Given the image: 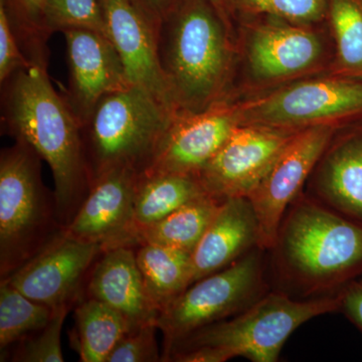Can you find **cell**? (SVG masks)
Returning a JSON list of instances; mask_svg holds the SVG:
<instances>
[{"label":"cell","mask_w":362,"mask_h":362,"mask_svg":"<svg viewBox=\"0 0 362 362\" xmlns=\"http://www.w3.org/2000/svg\"><path fill=\"white\" fill-rule=\"evenodd\" d=\"M267 252L274 289L301 300L333 296L362 276V226L303 190Z\"/></svg>","instance_id":"obj_1"},{"label":"cell","mask_w":362,"mask_h":362,"mask_svg":"<svg viewBox=\"0 0 362 362\" xmlns=\"http://www.w3.org/2000/svg\"><path fill=\"white\" fill-rule=\"evenodd\" d=\"M1 86L2 125L16 141L30 145L49 164L65 230L90 188L80 124L52 87L45 65L33 64Z\"/></svg>","instance_id":"obj_2"},{"label":"cell","mask_w":362,"mask_h":362,"mask_svg":"<svg viewBox=\"0 0 362 362\" xmlns=\"http://www.w3.org/2000/svg\"><path fill=\"white\" fill-rule=\"evenodd\" d=\"M157 54L178 113H199L232 94L237 49L230 21L209 0H178L159 23Z\"/></svg>","instance_id":"obj_3"},{"label":"cell","mask_w":362,"mask_h":362,"mask_svg":"<svg viewBox=\"0 0 362 362\" xmlns=\"http://www.w3.org/2000/svg\"><path fill=\"white\" fill-rule=\"evenodd\" d=\"M339 306L338 294L301 300L272 289L246 310L190 333L173 345L163 361L225 362L240 356L275 362L299 326L339 311Z\"/></svg>","instance_id":"obj_4"},{"label":"cell","mask_w":362,"mask_h":362,"mask_svg":"<svg viewBox=\"0 0 362 362\" xmlns=\"http://www.w3.org/2000/svg\"><path fill=\"white\" fill-rule=\"evenodd\" d=\"M175 115L137 85L126 86L102 98L80 124L90 185L117 168L144 173Z\"/></svg>","instance_id":"obj_5"},{"label":"cell","mask_w":362,"mask_h":362,"mask_svg":"<svg viewBox=\"0 0 362 362\" xmlns=\"http://www.w3.org/2000/svg\"><path fill=\"white\" fill-rule=\"evenodd\" d=\"M42 157L23 141L0 156V280L37 256L64 230L54 192L40 175Z\"/></svg>","instance_id":"obj_6"},{"label":"cell","mask_w":362,"mask_h":362,"mask_svg":"<svg viewBox=\"0 0 362 362\" xmlns=\"http://www.w3.org/2000/svg\"><path fill=\"white\" fill-rule=\"evenodd\" d=\"M269 90L232 99L239 125L299 132L362 121V78L327 71Z\"/></svg>","instance_id":"obj_7"},{"label":"cell","mask_w":362,"mask_h":362,"mask_svg":"<svg viewBox=\"0 0 362 362\" xmlns=\"http://www.w3.org/2000/svg\"><path fill=\"white\" fill-rule=\"evenodd\" d=\"M267 251L255 247L223 270L197 281L157 318L163 334L161 361L173 345L204 326L246 310L272 290Z\"/></svg>","instance_id":"obj_8"},{"label":"cell","mask_w":362,"mask_h":362,"mask_svg":"<svg viewBox=\"0 0 362 362\" xmlns=\"http://www.w3.org/2000/svg\"><path fill=\"white\" fill-rule=\"evenodd\" d=\"M249 26L243 52L252 86L273 89L331 71L334 52H331L323 32L314 25L275 18Z\"/></svg>","instance_id":"obj_9"},{"label":"cell","mask_w":362,"mask_h":362,"mask_svg":"<svg viewBox=\"0 0 362 362\" xmlns=\"http://www.w3.org/2000/svg\"><path fill=\"white\" fill-rule=\"evenodd\" d=\"M297 133L238 125L197 175L202 187L221 202L249 197Z\"/></svg>","instance_id":"obj_10"},{"label":"cell","mask_w":362,"mask_h":362,"mask_svg":"<svg viewBox=\"0 0 362 362\" xmlns=\"http://www.w3.org/2000/svg\"><path fill=\"white\" fill-rule=\"evenodd\" d=\"M338 128L318 126L298 132L247 199L258 218L261 247L268 251L292 202L301 194L319 157Z\"/></svg>","instance_id":"obj_11"},{"label":"cell","mask_w":362,"mask_h":362,"mask_svg":"<svg viewBox=\"0 0 362 362\" xmlns=\"http://www.w3.org/2000/svg\"><path fill=\"white\" fill-rule=\"evenodd\" d=\"M103 251L101 245L74 239L64 230L37 256L0 281L52 309L74 306L82 298V286Z\"/></svg>","instance_id":"obj_12"},{"label":"cell","mask_w":362,"mask_h":362,"mask_svg":"<svg viewBox=\"0 0 362 362\" xmlns=\"http://www.w3.org/2000/svg\"><path fill=\"white\" fill-rule=\"evenodd\" d=\"M141 175L134 168H117L96 178L82 206L66 226V235L96 243L104 250L137 246L134 206Z\"/></svg>","instance_id":"obj_13"},{"label":"cell","mask_w":362,"mask_h":362,"mask_svg":"<svg viewBox=\"0 0 362 362\" xmlns=\"http://www.w3.org/2000/svg\"><path fill=\"white\" fill-rule=\"evenodd\" d=\"M239 125L232 99L199 113H178L142 175H197Z\"/></svg>","instance_id":"obj_14"},{"label":"cell","mask_w":362,"mask_h":362,"mask_svg":"<svg viewBox=\"0 0 362 362\" xmlns=\"http://www.w3.org/2000/svg\"><path fill=\"white\" fill-rule=\"evenodd\" d=\"M109 40L122 59L130 84L148 90L176 112L157 54V25L137 0H101Z\"/></svg>","instance_id":"obj_15"},{"label":"cell","mask_w":362,"mask_h":362,"mask_svg":"<svg viewBox=\"0 0 362 362\" xmlns=\"http://www.w3.org/2000/svg\"><path fill=\"white\" fill-rule=\"evenodd\" d=\"M63 33L70 66L65 100L81 124L102 98L130 83L122 59L108 37L85 28H71Z\"/></svg>","instance_id":"obj_16"},{"label":"cell","mask_w":362,"mask_h":362,"mask_svg":"<svg viewBox=\"0 0 362 362\" xmlns=\"http://www.w3.org/2000/svg\"><path fill=\"white\" fill-rule=\"evenodd\" d=\"M304 192L362 226V121L335 131Z\"/></svg>","instance_id":"obj_17"},{"label":"cell","mask_w":362,"mask_h":362,"mask_svg":"<svg viewBox=\"0 0 362 362\" xmlns=\"http://www.w3.org/2000/svg\"><path fill=\"white\" fill-rule=\"evenodd\" d=\"M86 286L85 297L100 300L119 312L129 323L131 330L157 323L159 312L145 289L135 247L104 250L95 262Z\"/></svg>","instance_id":"obj_18"},{"label":"cell","mask_w":362,"mask_h":362,"mask_svg":"<svg viewBox=\"0 0 362 362\" xmlns=\"http://www.w3.org/2000/svg\"><path fill=\"white\" fill-rule=\"evenodd\" d=\"M261 247L258 218L247 197L221 204L192 254V284Z\"/></svg>","instance_id":"obj_19"},{"label":"cell","mask_w":362,"mask_h":362,"mask_svg":"<svg viewBox=\"0 0 362 362\" xmlns=\"http://www.w3.org/2000/svg\"><path fill=\"white\" fill-rule=\"evenodd\" d=\"M192 254L156 244L135 247L145 289L159 313L192 285Z\"/></svg>","instance_id":"obj_20"},{"label":"cell","mask_w":362,"mask_h":362,"mask_svg":"<svg viewBox=\"0 0 362 362\" xmlns=\"http://www.w3.org/2000/svg\"><path fill=\"white\" fill-rule=\"evenodd\" d=\"M129 330L127 320L109 305L95 298L83 297L75 308L71 346L80 361L107 362L117 342Z\"/></svg>","instance_id":"obj_21"},{"label":"cell","mask_w":362,"mask_h":362,"mask_svg":"<svg viewBox=\"0 0 362 362\" xmlns=\"http://www.w3.org/2000/svg\"><path fill=\"white\" fill-rule=\"evenodd\" d=\"M204 194H207L197 175H142L136 192L134 206L137 240L143 230Z\"/></svg>","instance_id":"obj_22"},{"label":"cell","mask_w":362,"mask_h":362,"mask_svg":"<svg viewBox=\"0 0 362 362\" xmlns=\"http://www.w3.org/2000/svg\"><path fill=\"white\" fill-rule=\"evenodd\" d=\"M223 202L202 195L143 230L138 245L156 244L192 252Z\"/></svg>","instance_id":"obj_23"},{"label":"cell","mask_w":362,"mask_h":362,"mask_svg":"<svg viewBox=\"0 0 362 362\" xmlns=\"http://www.w3.org/2000/svg\"><path fill=\"white\" fill-rule=\"evenodd\" d=\"M334 47L331 73L362 78V0H328Z\"/></svg>","instance_id":"obj_24"},{"label":"cell","mask_w":362,"mask_h":362,"mask_svg":"<svg viewBox=\"0 0 362 362\" xmlns=\"http://www.w3.org/2000/svg\"><path fill=\"white\" fill-rule=\"evenodd\" d=\"M54 309L33 301L13 286L0 281V349L42 329L51 320Z\"/></svg>","instance_id":"obj_25"},{"label":"cell","mask_w":362,"mask_h":362,"mask_svg":"<svg viewBox=\"0 0 362 362\" xmlns=\"http://www.w3.org/2000/svg\"><path fill=\"white\" fill-rule=\"evenodd\" d=\"M232 16H268L300 25H315L327 18L328 0H223Z\"/></svg>","instance_id":"obj_26"},{"label":"cell","mask_w":362,"mask_h":362,"mask_svg":"<svg viewBox=\"0 0 362 362\" xmlns=\"http://www.w3.org/2000/svg\"><path fill=\"white\" fill-rule=\"evenodd\" d=\"M0 4L6 9L26 57L45 65V42L51 35L45 23V0H0Z\"/></svg>","instance_id":"obj_27"},{"label":"cell","mask_w":362,"mask_h":362,"mask_svg":"<svg viewBox=\"0 0 362 362\" xmlns=\"http://www.w3.org/2000/svg\"><path fill=\"white\" fill-rule=\"evenodd\" d=\"M45 23L49 33L85 28L108 37L101 0H45Z\"/></svg>","instance_id":"obj_28"},{"label":"cell","mask_w":362,"mask_h":362,"mask_svg":"<svg viewBox=\"0 0 362 362\" xmlns=\"http://www.w3.org/2000/svg\"><path fill=\"white\" fill-rule=\"evenodd\" d=\"M71 305H63L54 309L49 322L42 329L21 340L11 356V361L18 362H63L62 329Z\"/></svg>","instance_id":"obj_29"},{"label":"cell","mask_w":362,"mask_h":362,"mask_svg":"<svg viewBox=\"0 0 362 362\" xmlns=\"http://www.w3.org/2000/svg\"><path fill=\"white\" fill-rule=\"evenodd\" d=\"M156 322L145 324L128 331L117 342L107 362L161 361L156 340Z\"/></svg>","instance_id":"obj_30"},{"label":"cell","mask_w":362,"mask_h":362,"mask_svg":"<svg viewBox=\"0 0 362 362\" xmlns=\"http://www.w3.org/2000/svg\"><path fill=\"white\" fill-rule=\"evenodd\" d=\"M32 61L26 57L6 9L0 4V82L14 73L30 68Z\"/></svg>","instance_id":"obj_31"},{"label":"cell","mask_w":362,"mask_h":362,"mask_svg":"<svg viewBox=\"0 0 362 362\" xmlns=\"http://www.w3.org/2000/svg\"><path fill=\"white\" fill-rule=\"evenodd\" d=\"M339 311L362 332V276L354 279L338 293Z\"/></svg>","instance_id":"obj_32"},{"label":"cell","mask_w":362,"mask_h":362,"mask_svg":"<svg viewBox=\"0 0 362 362\" xmlns=\"http://www.w3.org/2000/svg\"><path fill=\"white\" fill-rule=\"evenodd\" d=\"M177 1L178 0H137L145 13L156 23L157 28L163 16L169 13Z\"/></svg>","instance_id":"obj_33"},{"label":"cell","mask_w":362,"mask_h":362,"mask_svg":"<svg viewBox=\"0 0 362 362\" xmlns=\"http://www.w3.org/2000/svg\"><path fill=\"white\" fill-rule=\"evenodd\" d=\"M209 1L211 2V4H213L214 6L221 11V13H223L225 16H228V14H226L225 11V6H223V0H209Z\"/></svg>","instance_id":"obj_34"}]
</instances>
